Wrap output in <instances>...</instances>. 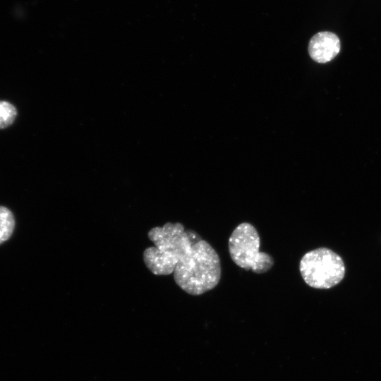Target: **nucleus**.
<instances>
[{"instance_id":"7ed1b4c3","label":"nucleus","mask_w":381,"mask_h":381,"mask_svg":"<svg viewBox=\"0 0 381 381\" xmlns=\"http://www.w3.org/2000/svg\"><path fill=\"white\" fill-rule=\"evenodd\" d=\"M260 238L253 225L248 222L238 224L228 241L229 255L233 262L245 270L256 274L268 272L274 260L270 254L260 251Z\"/></svg>"},{"instance_id":"39448f33","label":"nucleus","mask_w":381,"mask_h":381,"mask_svg":"<svg viewBox=\"0 0 381 381\" xmlns=\"http://www.w3.org/2000/svg\"><path fill=\"white\" fill-rule=\"evenodd\" d=\"M340 48V40L336 34L322 31L311 37L308 52L315 61L324 64L332 60L339 54Z\"/></svg>"},{"instance_id":"20e7f679","label":"nucleus","mask_w":381,"mask_h":381,"mask_svg":"<svg viewBox=\"0 0 381 381\" xmlns=\"http://www.w3.org/2000/svg\"><path fill=\"white\" fill-rule=\"evenodd\" d=\"M299 270L306 284L319 289H328L337 285L344 279L346 271L341 257L325 247L304 254Z\"/></svg>"},{"instance_id":"f03ea898","label":"nucleus","mask_w":381,"mask_h":381,"mask_svg":"<svg viewBox=\"0 0 381 381\" xmlns=\"http://www.w3.org/2000/svg\"><path fill=\"white\" fill-rule=\"evenodd\" d=\"M176 284L188 294L198 296L214 289L222 274L220 259L205 240L193 244L174 271Z\"/></svg>"},{"instance_id":"423d86ee","label":"nucleus","mask_w":381,"mask_h":381,"mask_svg":"<svg viewBox=\"0 0 381 381\" xmlns=\"http://www.w3.org/2000/svg\"><path fill=\"white\" fill-rule=\"evenodd\" d=\"M16 226V219L12 211L0 205V245L12 236Z\"/></svg>"},{"instance_id":"0eeeda50","label":"nucleus","mask_w":381,"mask_h":381,"mask_svg":"<svg viewBox=\"0 0 381 381\" xmlns=\"http://www.w3.org/2000/svg\"><path fill=\"white\" fill-rule=\"evenodd\" d=\"M17 114V109L13 104L0 100V130L13 124Z\"/></svg>"},{"instance_id":"f257e3e1","label":"nucleus","mask_w":381,"mask_h":381,"mask_svg":"<svg viewBox=\"0 0 381 381\" xmlns=\"http://www.w3.org/2000/svg\"><path fill=\"white\" fill-rule=\"evenodd\" d=\"M147 236L154 246L143 251V261L155 275L172 274L193 244L202 239L194 231L185 230L179 222H167L162 226L153 227Z\"/></svg>"}]
</instances>
